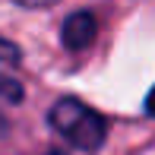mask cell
<instances>
[{
  "label": "cell",
  "mask_w": 155,
  "mask_h": 155,
  "mask_svg": "<svg viewBox=\"0 0 155 155\" xmlns=\"http://www.w3.org/2000/svg\"><path fill=\"white\" fill-rule=\"evenodd\" d=\"M13 3H19V6H29V10H41V6H54L57 0H13Z\"/></svg>",
  "instance_id": "277c9868"
},
{
  "label": "cell",
  "mask_w": 155,
  "mask_h": 155,
  "mask_svg": "<svg viewBox=\"0 0 155 155\" xmlns=\"http://www.w3.org/2000/svg\"><path fill=\"white\" fill-rule=\"evenodd\" d=\"M48 155H67V152H60V149H51V152H48Z\"/></svg>",
  "instance_id": "8992f818"
},
{
  "label": "cell",
  "mask_w": 155,
  "mask_h": 155,
  "mask_svg": "<svg viewBox=\"0 0 155 155\" xmlns=\"http://www.w3.org/2000/svg\"><path fill=\"white\" fill-rule=\"evenodd\" d=\"M95 35H98V19H95V13H89V10L70 13V16L63 19V25H60V41H63L67 51L89 48L95 41Z\"/></svg>",
  "instance_id": "7a4b0ae2"
},
{
  "label": "cell",
  "mask_w": 155,
  "mask_h": 155,
  "mask_svg": "<svg viewBox=\"0 0 155 155\" xmlns=\"http://www.w3.org/2000/svg\"><path fill=\"white\" fill-rule=\"evenodd\" d=\"M19 60H22V54L16 51V45L6 41V38H0V76L13 73V70L19 67Z\"/></svg>",
  "instance_id": "3957f363"
},
{
  "label": "cell",
  "mask_w": 155,
  "mask_h": 155,
  "mask_svg": "<svg viewBox=\"0 0 155 155\" xmlns=\"http://www.w3.org/2000/svg\"><path fill=\"white\" fill-rule=\"evenodd\" d=\"M146 114H149V117H155V86H152V92L146 95Z\"/></svg>",
  "instance_id": "5b68a950"
},
{
  "label": "cell",
  "mask_w": 155,
  "mask_h": 155,
  "mask_svg": "<svg viewBox=\"0 0 155 155\" xmlns=\"http://www.w3.org/2000/svg\"><path fill=\"white\" fill-rule=\"evenodd\" d=\"M48 124L79 152H98L108 136V120L79 98H57L48 111Z\"/></svg>",
  "instance_id": "6da1fadb"
}]
</instances>
